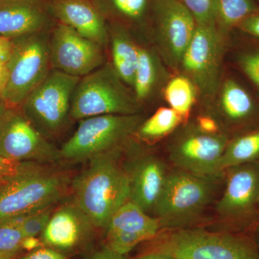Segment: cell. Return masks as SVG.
<instances>
[{
  "instance_id": "6da1fadb",
  "label": "cell",
  "mask_w": 259,
  "mask_h": 259,
  "mask_svg": "<svg viewBox=\"0 0 259 259\" xmlns=\"http://www.w3.org/2000/svg\"><path fill=\"white\" fill-rule=\"evenodd\" d=\"M125 146L89 160L71 181V199L97 230L105 229L112 214L129 200L128 177L122 161Z\"/></svg>"
},
{
  "instance_id": "7a4b0ae2",
  "label": "cell",
  "mask_w": 259,
  "mask_h": 259,
  "mask_svg": "<svg viewBox=\"0 0 259 259\" xmlns=\"http://www.w3.org/2000/svg\"><path fill=\"white\" fill-rule=\"evenodd\" d=\"M71 175L62 163L25 161L0 185V223L57 205L70 193Z\"/></svg>"
},
{
  "instance_id": "3957f363",
  "label": "cell",
  "mask_w": 259,
  "mask_h": 259,
  "mask_svg": "<svg viewBox=\"0 0 259 259\" xmlns=\"http://www.w3.org/2000/svg\"><path fill=\"white\" fill-rule=\"evenodd\" d=\"M149 250L175 259H259L253 235L245 232H211L182 228L164 236Z\"/></svg>"
},
{
  "instance_id": "277c9868",
  "label": "cell",
  "mask_w": 259,
  "mask_h": 259,
  "mask_svg": "<svg viewBox=\"0 0 259 259\" xmlns=\"http://www.w3.org/2000/svg\"><path fill=\"white\" fill-rule=\"evenodd\" d=\"M141 105L132 89L107 62L81 77L75 88L70 117L75 120L105 115H134Z\"/></svg>"
},
{
  "instance_id": "5b68a950",
  "label": "cell",
  "mask_w": 259,
  "mask_h": 259,
  "mask_svg": "<svg viewBox=\"0 0 259 259\" xmlns=\"http://www.w3.org/2000/svg\"><path fill=\"white\" fill-rule=\"evenodd\" d=\"M144 120L134 115L95 116L80 120L74 134L61 148L62 162L81 163L103 153L123 147L134 137Z\"/></svg>"
},
{
  "instance_id": "8992f818",
  "label": "cell",
  "mask_w": 259,
  "mask_h": 259,
  "mask_svg": "<svg viewBox=\"0 0 259 259\" xmlns=\"http://www.w3.org/2000/svg\"><path fill=\"white\" fill-rule=\"evenodd\" d=\"M214 180L178 168L168 171L153 211L162 228L182 229L195 221L212 199Z\"/></svg>"
},
{
  "instance_id": "52a82bcc",
  "label": "cell",
  "mask_w": 259,
  "mask_h": 259,
  "mask_svg": "<svg viewBox=\"0 0 259 259\" xmlns=\"http://www.w3.org/2000/svg\"><path fill=\"white\" fill-rule=\"evenodd\" d=\"M50 35L44 31L13 40V51L7 62L8 82L1 95L8 107H21L52 69Z\"/></svg>"
},
{
  "instance_id": "ba28073f",
  "label": "cell",
  "mask_w": 259,
  "mask_h": 259,
  "mask_svg": "<svg viewBox=\"0 0 259 259\" xmlns=\"http://www.w3.org/2000/svg\"><path fill=\"white\" fill-rule=\"evenodd\" d=\"M80 79L52 69L20 107L49 141L62 134L71 119V100Z\"/></svg>"
},
{
  "instance_id": "9c48e42d",
  "label": "cell",
  "mask_w": 259,
  "mask_h": 259,
  "mask_svg": "<svg viewBox=\"0 0 259 259\" xmlns=\"http://www.w3.org/2000/svg\"><path fill=\"white\" fill-rule=\"evenodd\" d=\"M226 34L217 25H197L180 68L194 83L197 93L205 98H214L221 85Z\"/></svg>"
},
{
  "instance_id": "30bf717a",
  "label": "cell",
  "mask_w": 259,
  "mask_h": 259,
  "mask_svg": "<svg viewBox=\"0 0 259 259\" xmlns=\"http://www.w3.org/2000/svg\"><path fill=\"white\" fill-rule=\"evenodd\" d=\"M231 138L227 131L206 134L192 123L180 130L172 139L168 145V157L178 169L218 179L224 175L221 161Z\"/></svg>"
},
{
  "instance_id": "8fae6325",
  "label": "cell",
  "mask_w": 259,
  "mask_h": 259,
  "mask_svg": "<svg viewBox=\"0 0 259 259\" xmlns=\"http://www.w3.org/2000/svg\"><path fill=\"white\" fill-rule=\"evenodd\" d=\"M0 156L16 162L63 163L59 148L37 131L20 107H8L0 119Z\"/></svg>"
},
{
  "instance_id": "7c38bea8",
  "label": "cell",
  "mask_w": 259,
  "mask_h": 259,
  "mask_svg": "<svg viewBox=\"0 0 259 259\" xmlns=\"http://www.w3.org/2000/svg\"><path fill=\"white\" fill-rule=\"evenodd\" d=\"M225 173L226 187L216 211L237 231L252 229L259 222V161L231 167Z\"/></svg>"
},
{
  "instance_id": "4fadbf2b",
  "label": "cell",
  "mask_w": 259,
  "mask_h": 259,
  "mask_svg": "<svg viewBox=\"0 0 259 259\" xmlns=\"http://www.w3.org/2000/svg\"><path fill=\"white\" fill-rule=\"evenodd\" d=\"M157 53L171 69H179L197 28L181 0H156L151 21Z\"/></svg>"
},
{
  "instance_id": "5bb4252c",
  "label": "cell",
  "mask_w": 259,
  "mask_h": 259,
  "mask_svg": "<svg viewBox=\"0 0 259 259\" xmlns=\"http://www.w3.org/2000/svg\"><path fill=\"white\" fill-rule=\"evenodd\" d=\"M134 138L126 144L122 159L128 177L129 201L151 214L168 171L161 158L140 146Z\"/></svg>"
},
{
  "instance_id": "9a60e30c",
  "label": "cell",
  "mask_w": 259,
  "mask_h": 259,
  "mask_svg": "<svg viewBox=\"0 0 259 259\" xmlns=\"http://www.w3.org/2000/svg\"><path fill=\"white\" fill-rule=\"evenodd\" d=\"M51 67L81 78L107 62L105 49L58 23L50 35Z\"/></svg>"
},
{
  "instance_id": "2e32d148",
  "label": "cell",
  "mask_w": 259,
  "mask_h": 259,
  "mask_svg": "<svg viewBox=\"0 0 259 259\" xmlns=\"http://www.w3.org/2000/svg\"><path fill=\"white\" fill-rule=\"evenodd\" d=\"M97 229L72 199L56 207L39 238L44 246L66 255L92 251Z\"/></svg>"
},
{
  "instance_id": "e0dca14e",
  "label": "cell",
  "mask_w": 259,
  "mask_h": 259,
  "mask_svg": "<svg viewBox=\"0 0 259 259\" xmlns=\"http://www.w3.org/2000/svg\"><path fill=\"white\" fill-rule=\"evenodd\" d=\"M161 228L157 218L128 200L109 220L104 246L125 256L140 243L156 238Z\"/></svg>"
},
{
  "instance_id": "ac0fdd59",
  "label": "cell",
  "mask_w": 259,
  "mask_h": 259,
  "mask_svg": "<svg viewBox=\"0 0 259 259\" xmlns=\"http://www.w3.org/2000/svg\"><path fill=\"white\" fill-rule=\"evenodd\" d=\"M49 10L59 23L105 49L109 47L108 24L93 0H52Z\"/></svg>"
},
{
  "instance_id": "d6986e66",
  "label": "cell",
  "mask_w": 259,
  "mask_h": 259,
  "mask_svg": "<svg viewBox=\"0 0 259 259\" xmlns=\"http://www.w3.org/2000/svg\"><path fill=\"white\" fill-rule=\"evenodd\" d=\"M220 97L221 115L230 134L233 132L235 136L259 127V102L238 80H225Z\"/></svg>"
},
{
  "instance_id": "ffe728a7",
  "label": "cell",
  "mask_w": 259,
  "mask_h": 259,
  "mask_svg": "<svg viewBox=\"0 0 259 259\" xmlns=\"http://www.w3.org/2000/svg\"><path fill=\"white\" fill-rule=\"evenodd\" d=\"M49 13L40 0L0 2V35L15 40L47 31Z\"/></svg>"
},
{
  "instance_id": "44dd1931",
  "label": "cell",
  "mask_w": 259,
  "mask_h": 259,
  "mask_svg": "<svg viewBox=\"0 0 259 259\" xmlns=\"http://www.w3.org/2000/svg\"><path fill=\"white\" fill-rule=\"evenodd\" d=\"M105 18L115 25L129 28H145L152 21L156 0H93Z\"/></svg>"
},
{
  "instance_id": "7402d4cb",
  "label": "cell",
  "mask_w": 259,
  "mask_h": 259,
  "mask_svg": "<svg viewBox=\"0 0 259 259\" xmlns=\"http://www.w3.org/2000/svg\"><path fill=\"white\" fill-rule=\"evenodd\" d=\"M109 35L110 63L122 81L132 89L139 62L140 46L135 42L129 30L120 25L112 24L109 26Z\"/></svg>"
},
{
  "instance_id": "603a6c76",
  "label": "cell",
  "mask_w": 259,
  "mask_h": 259,
  "mask_svg": "<svg viewBox=\"0 0 259 259\" xmlns=\"http://www.w3.org/2000/svg\"><path fill=\"white\" fill-rule=\"evenodd\" d=\"M165 76L166 71L157 51L140 46L139 62L132 87L135 97L140 105L148 101L155 95Z\"/></svg>"
},
{
  "instance_id": "cb8c5ba5",
  "label": "cell",
  "mask_w": 259,
  "mask_h": 259,
  "mask_svg": "<svg viewBox=\"0 0 259 259\" xmlns=\"http://www.w3.org/2000/svg\"><path fill=\"white\" fill-rule=\"evenodd\" d=\"M259 161V127L233 136L221 161L223 171L231 167Z\"/></svg>"
},
{
  "instance_id": "d4e9b609",
  "label": "cell",
  "mask_w": 259,
  "mask_h": 259,
  "mask_svg": "<svg viewBox=\"0 0 259 259\" xmlns=\"http://www.w3.org/2000/svg\"><path fill=\"white\" fill-rule=\"evenodd\" d=\"M183 120L171 107H160L149 118L143 121L134 138L143 142L157 141L173 133Z\"/></svg>"
},
{
  "instance_id": "484cf974",
  "label": "cell",
  "mask_w": 259,
  "mask_h": 259,
  "mask_svg": "<svg viewBox=\"0 0 259 259\" xmlns=\"http://www.w3.org/2000/svg\"><path fill=\"white\" fill-rule=\"evenodd\" d=\"M194 83L185 75H177L168 80L163 89V95L168 107L183 117L189 115L197 97Z\"/></svg>"
},
{
  "instance_id": "4316f807",
  "label": "cell",
  "mask_w": 259,
  "mask_h": 259,
  "mask_svg": "<svg viewBox=\"0 0 259 259\" xmlns=\"http://www.w3.org/2000/svg\"><path fill=\"white\" fill-rule=\"evenodd\" d=\"M258 10L259 4L255 0H218V27L228 35L243 20Z\"/></svg>"
},
{
  "instance_id": "83f0119b",
  "label": "cell",
  "mask_w": 259,
  "mask_h": 259,
  "mask_svg": "<svg viewBox=\"0 0 259 259\" xmlns=\"http://www.w3.org/2000/svg\"><path fill=\"white\" fill-rule=\"evenodd\" d=\"M197 25H217L218 0H181Z\"/></svg>"
},
{
  "instance_id": "f1b7e54d",
  "label": "cell",
  "mask_w": 259,
  "mask_h": 259,
  "mask_svg": "<svg viewBox=\"0 0 259 259\" xmlns=\"http://www.w3.org/2000/svg\"><path fill=\"white\" fill-rule=\"evenodd\" d=\"M236 61L241 72L254 87L259 100V45L240 51Z\"/></svg>"
},
{
  "instance_id": "f546056e",
  "label": "cell",
  "mask_w": 259,
  "mask_h": 259,
  "mask_svg": "<svg viewBox=\"0 0 259 259\" xmlns=\"http://www.w3.org/2000/svg\"><path fill=\"white\" fill-rule=\"evenodd\" d=\"M24 236L19 227L0 224V253H17L23 251L21 243Z\"/></svg>"
},
{
  "instance_id": "4dcf8cb0",
  "label": "cell",
  "mask_w": 259,
  "mask_h": 259,
  "mask_svg": "<svg viewBox=\"0 0 259 259\" xmlns=\"http://www.w3.org/2000/svg\"><path fill=\"white\" fill-rule=\"evenodd\" d=\"M56 206L42 209L25 217L20 228L24 236L39 237L45 230Z\"/></svg>"
},
{
  "instance_id": "1f68e13d",
  "label": "cell",
  "mask_w": 259,
  "mask_h": 259,
  "mask_svg": "<svg viewBox=\"0 0 259 259\" xmlns=\"http://www.w3.org/2000/svg\"><path fill=\"white\" fill-rule=\"evenodd\" d=\"M193 124L197 129L202 132L206 133V134H216L223 132V131L228 132L224 127L220 126L219 122L211 115H199L197 117Z\"/></svg>"
},
{
  "instance_id": "d6a6232c",
  "label": "cell",
  "mask_w": 259,
  "mask_h": 259,
  "mask_svg": "<svg viewBox=\"0 0 259 259\" xmlns=\"http://www.w3.org/2000/svg\"><path fill=\"white\" fill-rule=\"evenodd\" d=\"M14 259H68V256L60 251L42 246L25 254L18 255Z\"/></svg>"
},
{
  "instance_id": "836d02e7",
  "label": "cell",
  "mask_w": 259,
  "mask_h": 259,
  "mask_svg": "<svg viewBox=\"0 0 259 259\" xmlns=\"http://www.w3.org/2000/svg\"><path fill=\"white\" fill-rule=\"evenodd\" d=\"M236 28L259 40V10L243 20Z\"/></svg>"
},
{
  "instance_id": "e575fe53",
  "label": "cell",
  "mask_w": 259,
  "mask_h": 259,
  "mask_svg": "<svg viewBox=\"0 0 259 259\" xmlns=\"http://www.w3.org/2000/svg\"><path fill=\"white\" fill-rule=\"evenodd\" d=\"M23 162L10 161L0 156V185L18 172Z\"/></svg>"
},
{
  "instance_id": "d590c367",
  "label": "cell",
  "mask_w": 259,
  "mask_h": 259,
  "mask_svg": "<svg viewBox=\"0 0 259 259\" xmlns=\"http://www.w3.org/2000/svg\"><path fill=\"white\" fill-rule=\"evenodd\" d=\"M86 259H125L124 255L117 254L106 247L98 250H93L88 253Z\"/></svg>"
},
{
  "instance_id": "8d00e7d4",
  "label": "cell",
  "mask_w": 259,
  "mask_h": 259,
  "mask_svg": "<svg viewBox=\"0 0 259 259\" xmlns=\"http://www.w3.org/2000/svg\"><path fill=\"white\" fill-rule=\"evenodd\" d=\"M13 49V40H8L0 35V61L8 62Z\"/></svg>"
},
{
  "instance_id": "74e56055",
  "label": "cell",
  "mask_w": 259,
  "mask_h": 259,
  "mask_svg": "<svg viewBox=\"0 0 259 259\" xmlns=\"http://www.w3.org/2000/svg\"><path fill=\"white\" fill-rule=\"evenodd\" d=\"M44 246L41 240L39 237H25L21 243V248L23 250L30 252L36 250L37 248Z\"/></svg>"
},
{
  "instance_id": "f35d334b",
  "label": "cell",
  "mask_w": 259,
  "mask_h": 259,
  "mask_svg": "<svg viewBox=\"0 0 259 259\" xmlns=\"http://www.w3.org/2000/svg\"><path fill=\"white\" fill-rule=\"evenodd\" d=\"M134 259H175L171 255L158 251V250H148L142 254L138 255Z\"/></svg>"
},
{
  "instance_id": "ab89813d",
  "label": "cell",
  "mask_w": 259,
  "mask_h": 259,
  "mask_svg": "<svg viewBox=\"0 0 259 259\" xmlns=\"http://www.w3.org/2000/svg\"><path fill=\"white\" fill-rule=\"evenodd\" d=\"M8 79V69L7 62L0 61V95L4 91Z\"/></svg>"
},
{
  "instance_id": "60d3db41",
  "label": "cell",
  "mask_w": 259,
  "mask_h": 259,
  "mask_svg": "<svg viewBox=\"0 0 259 259\" xmlns=\"http://www.w3.org/2000/svg\"><path fill=\"white\" fill-rule=\"evenodd\" d=\"M251 232L253 239H254L259 250V222L257 223L256 224L253 226V228H252Z\"/></svg>"
},
{
  "instance_id": "b9f144b4",
  "label": "cell",
  "mask_w": 259,
  "mask_h": 259,
  "mask_svg": "<svg viewBox=\"0 0 259 259\" xmlns=\"http://www.w3.org/2000/svg\"><path fill=\"white\" fill-rule=\"evenodd\" d=\"M8 108V107L7 106L4 100H3V97L0 95V119H1V117L4 115L5 111H6Z\"/></svg>"
},
{
  "instance_id": "7bdbcfd3",
  "label": "cell",
  "mask_w": 259,
  "mask_h": 259,
  "mask_svg": "<svg viewBox=\"0 0 259 259\" xmlns=\"http://www.w3.org/2000/svg\"><path fill=\"white\" fill-rule=\"evenodd\" d=\"M20 255L17 253H0V259H14Z\"/></svg>"
},
{
  "instance_id": "ee69618b",
  "label": "cell",
  "mask_w": 259,
  "mask_h": 259,
  "mask_svg": "<svg viewBox=\"0 0 259 259\" xmlns=\"http://www.w3.org/2000/svg\"><path fill=\"white\" fill-rule=\"evenodd\" d=\"M257 207H258V212L259 214V192H258V202H257Z\"/></svg>"
},
{
  "instance_id": "f6af8a7d",
  "label": "cell",
  "mask_w": 259,
  "mask_h": 259,
  "mask_svg": "<svg viewBox=\"0 0 259 259\" xmlns=\"http://www.w3.org/2000/svg\"><path fill=\"white\" fill-rule=\"evenodd\" d=\"M1 1H7V0H0V2Z\"/></svg>"
},
{
  "instance_id": "bcb514c9",
  "label": "cell",
  "mask_w": 259,
  "mask_h": 259,
  "mask_svg": "<svg viewBox=\"0 0 259 259\" xmlns=\"http://www.w3.org/2000/svg\"><path fill=\"white\" fill-rule=\"evenodd\" d=\"M258 1L259 2V0H258Z\"/></svg>"
}]
</instances>
